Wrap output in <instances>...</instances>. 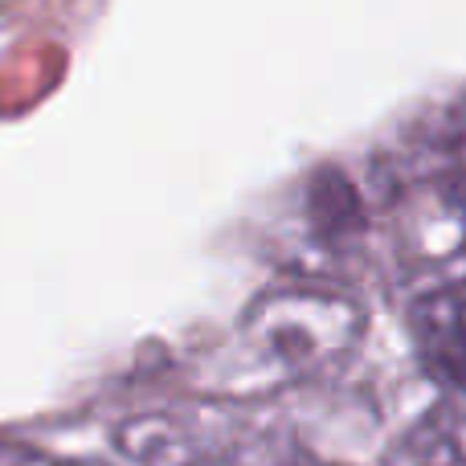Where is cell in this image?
I'll use <instances>...</instances> for the list:
<instances>
[{
	"label": "cell",
	"instance_id": "277c9868",
	"mask_svg": "<svg viewBox=\"0 0 466 466\" xmlns=\"http://www.w3.org/2000/svg\"><path fill=\"white\" fill-rule=\"evenodd\" d=\"M446 180H451V193H454V201H459V209H462V218H466V144H462L459 160H454V172Z\"/></svg>",
	"mask_w": 466,
	"mask_h": 466
},
{
	"label": "cell",
	"instance_id": "3957f363",
	"mask_svg": "<svg viewBox=\"0 0 466 466\" xmlns=\"http://www.w3.org/2000/svg\"><path fill=\"white\" fill-rule=\"evenodd\" d=\"M385 466H466V401H446L430 410Z\"/></svg>",
	"mask_w": 466,
	"mask_h": 466
},
{
	"label": "cell",
	"instance_id": "6da1fadb",
	"mask_svg": "<svg viewBox=\"0 0 466 466\" xmlns=\"http://www.w3.org/2000/svg\"><path fill=\"white\" fill-rule=\"evenodd\" d=\"M360 307L331 290L282 287L241 319V348L279 377H315L344 360L360 339Z\"/></svg>",
	"mask_w": 466,
	"mask_h": 466
},
{
	"label": "cell",
	"instance_id": "5b68a950",
	"mask_svg": "<svg viewBox=\"0 0 466 466\" xmlns=\"http://www.w3.org/2000/svg\"><path fill=\"white\" fill-rule=\"evenodd\" d=\"M282 466H331V462H307L303 459V462H282Z\"/></svg>",
	"mask_w": 466,
	"mask_h": 466
},
{
	"label": "cell",
	"instance_id": "7a4b0ae2",
	"mask_svg": "<svg viewBox=\"0 0 466 466\" xmlns=\"http://www.w3.org/2000/svg\"><path fill=\"white\" fill-rule=\"evenodd\" d=\"M410 339L421 369L451 393V401H466V282H446L413 299Z\"/></svg>",
	"mask_w": 466,
	"mask_h": 466
}]
</instances>
